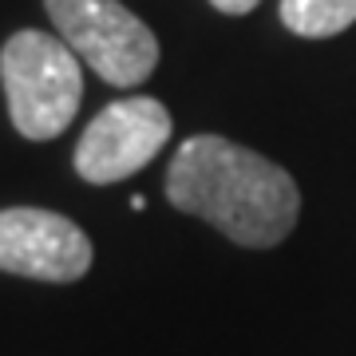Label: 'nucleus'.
<instances>
[{
  "instance_id": "nucleus-7",
  "label": "nucleus",
  "mask_w": 356,
  "mask_h": 356,
  "mask_svg": "<svg viewBox=\"0 0 356 356\" xmlns=\"http://www.w3.org/2000/svg\"><path fill=\"white\" fill-rule=\"evenodd\" d=\"M218 13H226V16H245V13H254L261 0H210Z\"/></svg>"
},
{
  "instance_id": "nucleus-4",
  "label": "nucleus",
  "mask_w": 356,
  "mask_h": 356,
  "mask_svg": "<svg viewBox=\"0 0 356 356\" xmlns=\"http://www.w3.org/2000/svg\"><path fill=\"white\" fill-rule=\"evenodd\" d=\"M170 131V111L154 95H123L83 127L76 143V175L95 186L123 182L163 154Z\"/></svg>"
},
{
  "instance_id": "nucleus-3",
  "label": "nucleus",
  "mask_w": 356,
  "mask_h": 356,
  "mask_svg": "<svg viewBox=\"0 0 356 356\" xmlns=\"http://www.w3.org/2000/svg\"><path fill=\"white\" fill-rule=\"evenodd\" d=\"M67 48L111 88H135L159 64V36L123 0H44Z\"/></svg>"
},
{
  "instance_id": "nucleus-1",
  "label": "nucleus",
  "mask_w": 356,
  "mask_h": 356,
  "mask_svg": "<svg viewBox=\"0 0 356 356\" xmlns=\"http://www.w3.org/2000/svg\"><path fill=\"white\" fill-rule=\"evenodd\" d=\"M166 198L245 250L281 245L301 214L289 170L226 135H194L178 147L166 166Z\"/></svg>"
},
{
  "instance_id": "nucleus-6",
  "label": "nucleus",
  "mask_w": 356,
  "mask_h": 356,
  "mask_svg": "<svg viewBox=\"0 0 356 356\" xmlns=\"http://www.w3.org/2000/svg\"><path fill=\"white\" fill-rule=\"evenodd\" d=\"M281 24L305 40L341 36L356 24V0H281Z\"/></svg>"
},
{
  "instance_id": "nucleus-2",
  "label": "nucleus",
  "mask_w": 356,
  "mask_h": 356,
  "mask_svg": "<svg viewBox=\"0 0 356 356\" xmlns=\"http://www.w3.org/2000/svg\"><path fill=\"white\" fill-rule=\"evenodd\" d=\"M76 51L60 36L20 28L0 48V83L13 127L32 143L56 139L72 127L83 99V72Z\"/></svg>"
},
{
  "instance_id": "nucleus-5",
  "label": "nucleus",
  "mask_w": 356,
  "mask_h": 356,
  "mask_svg": "<svg viewBox=\"0 0 356 356\" xmlns=\"http://www.w3.org/2000/svg\"><path fill=\"white\" fill-rule=\"evenodd\" d=\"M0 269L16 277L72 285L91 269V238L56 210H0Z\"/></svg>"
}]
</instances>
